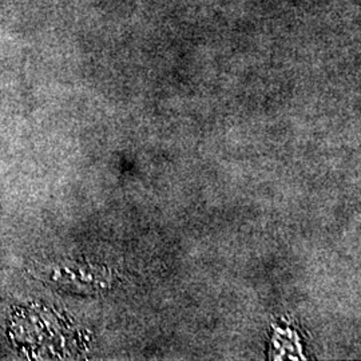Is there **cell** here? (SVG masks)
Segmentation results:
<instances>
[]
</instances>
